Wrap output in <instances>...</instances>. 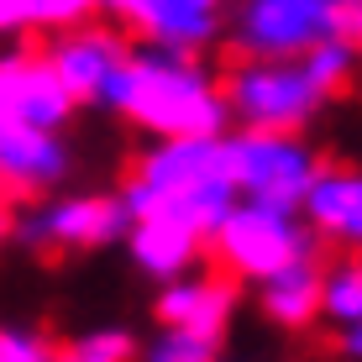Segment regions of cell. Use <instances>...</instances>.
<instances>
[{
	"mask_svg": "<svg viewBox=\"0 0 362 362\" xmlns=\"http://www.w3.org/2000/svg\"><path fill=\"white\" fill-rule=\"evenodd\" d=\"M357 74V37H326L299 58H236L221 79L231 121L257 132H305Z\"/></svg>",
	"mask_w": 362,
	"mask_h": 362,
	"instance_id": "6da1fadb",
	"label": "cell"
},
{
	"mask_svg": "<svg viewBox=\"0 0 362 362\" xmlns=\"http://www.w3.org/2000/svg\"><path fill=\"white\" fill-rule=\"evenodd\" d=\"M132 221H173V226L210 236L216 221L231 210L236 179L226 132L221 136H153L121 184Z\"/></svg>",
	"mask_w": 362,
	"mask_h": 362,
	"instance_id": "7a4b0ae2",
	"label": "cell"
},
{
	"mask_svg": "<svg viewBox=\"0 0 362 362\" xmlns=\"http://www.w3.org/2000/svg\"><path fill=\"white\" fill-rule=\"evenodd\" d=\"M100 110L121 116L147 136H221L231 121L221 79L199 64V53H173V47L147 42H132L127 69L105 90Z\"/></svg>",
	"mask_w": 362,
	"mask_h": 362,
	"instance_id": "3957f363",
	"label": "cell"
},
{
	"mask_svg": "<svg viewBox=\"0 0 362 362\" xmlns=\"http://www.w3.org/2000/svg\"><path fill=\"white\" fill-rule=\"evenodd\" d=\"M205 252L226 279L236 284H263L268 273L315 257L320 242L299 221V210L263 205V199H231V210L216 221V231L205 236Z\"/></svg>",
	"mask_w": 362,
	"mask_h": 362,
	"instance_id": "277c9868",
	"label": "cell"
},
{
	"mask_svg": "<svg viewBox=\"0 0 362 362\" xmlns=\"http://www.w3.org/2000/svg\"><path fill=\"white\" fill-rule=\"evenodd\" d=\"M357 6L341 0H231L226 42L231 58H299L326 37H357Z\"/></svg>",
	"mask_w": 362,
	"mask_h": 362,
	"instance_id": "5b68a950",
	"label": "cell"
},
{
	"mask_svg": "<svg viewBox=\"0 0 362 362\" xmlns=\"http://www.w3.org/2000/svg\"><path fill=\"white\" fill-rule=\"evenodd\" d=\"M132 231V210L121 189L95 194H58V199H21L11 216V242L37 257H79L116 247Z\"/></svg>",
	"mask_w": 362,
	"mask_h": 362,
	"instance_id": "8992f818",
	"label": "cell"
},
{
	"mask_svg": "<svg viewBox=\"0 0 362 362\" xmlns=\"http://www.w3.org/2000/svg\"><path fill=\"white\" fill-rule=\"evenodd\" d=\"M226 153H231L236 199H263V205H284V210H299V194L310 189V179L320 168L305 132L242 127L236 136H226Z\"/></svg>",
	"mask_w": 362,
	"mask_h": 362,
	"instance_id": "52a82bcc",
	"label": "cell"
},
{
	"mask_svg": "<svg viewBox=\"0 0 362 362\" xmlns=\"http://www.w3.org/2000/svg\"><path fill=\"white\" fill-rule=\"evenodd\" d=\"M37 53L53 69V79L69 90L74 105H100L132 58V37L110 16H90V21H74V27H58Z\"/></svg>",
	"mask_w": 362,
	"mask_h": 362,
	"instance_id": "ba28073f",
	"label": "cell"
},
{
	"mask_svg": "<svg viewBox=\"0 0 362 362\" xmlns=\"http://www.w3.org/2000/svg\"><path fill=\"white\" fill-rule=\"evenodd\" d=\"M231 0H105V16L132 42L173 47V53H210L226 32Z\"/></svg>",
	"mask_w": 362,
	"mask_h": 362,
	"instance_id": "9c48e42d",
	"label": "cell"
},
{
	"mask_svg": "<svg viewBox=\"0 0 362 362\" xmlns=\"http://www.w3.org/2000/svg\"><path fill=\"white\" fill-rule=\"evenodd\" d=\"M69 90L53 79V69L42 64V53L32 47H11L0 53V127H47L64 132L74 116Z\"/></svg>",
	"mask_w": 362,
	"mask_h": 362,
	"instance_id": "30bf717a",
	"label": "cell"
},
{
	"mask_svg": "<svg viewBox=\"0 0 362 362\" xmlns=\"http://www.w3.org/2000/svg\"><path fill=\"white\" fill-rule=\"evenodd\" d=\"M74 173V147L64 132L47 127H0V194L6 199H42L64 189Z\"/></svg>",
	"mask_w": 362,
	"mask_h": 362,
	"instance_id": "8fae6325",
	"label": "cell"
},
{
	"mask_svg": "<svg viewBox=\"0 0 362 362\" xmlns=\"http://www.w3.org/2000/svg\"><path fill=\"white\" fill-rule=\"evenodd\" d=\"M236 279H226V273H179V279H168L163 289H158V305H153V315H158V326H173V331H189L199 336V341H210V346H221L226 341V331H231V320H236Z\"/></svg>",
	"mask_w": 362,
	"mask_h": 362,
	"instance_id": "7c38bea8",
	"label": "cell"
},
{
	"mask_svg": "<svg viewBox=\"0 0 362 362\" xmlns=\"http://www.w3.org/2000/svg\"><path fill=\"white\" fill-rule=\"evenodd\" d=\"M299 221L310 226V236L320 247L357 252L362 247V179H357V168L320 163L310 189L299 194Z\"/></svg>",
	"mask_w": 362,
	"mask_h": 362,
	"instance_id": "4fadbf2b",
	"label": "cell"
},
{
	"mask_svg": "<svg viewBox=\"0 0 362 362\" xmlns=\"http://www.w3.org/2000/svg\"><path fill=\"white\" fill-rule=\"evenodd\" d=\"M257 305L279 331H310L320 320V252L268 273L257 284Z\"/></svg>",
	"mask_w": 362,
	"mask_h": 362,
	"instance_id": "5bb4252c",
	"label": "cell"
},
{
	"mask_svg": "<svg viewBox=\"0 0 362 362\" xmlns=\"http://www.w3.org/2000/svg\"><path fill=\"white\" fill-rule=\"evenodd\" d=\"M121 242H127L132 263L142 268L147 279H158V284L199 268V257H205V236L173 226V221H132V231L121 236Z\"/></svg>",
	"mask_w": 362,
	"mask_h": 362,
	"instance_id": "9a60e30c",
	"label": "cell"
},
{
	"mask_svg": "<svg viewBox=\"0 0 362 362\" xmlns=\"http://www.w3.org/2000/svg\"><path fill=\"white\" fill-rule=\"evenodd\" d=\"M90 16H105V0H0V37L58 32Z\"/></svg>",
	"mask_w": 362,
	"mask_h": 362,
	"instance_id": "2e32d148",
	"label": "cell"
},
{
	"mask_svg": "<svg viewBox=\"0 0 362 362\" xmlns=\"http://www.w3.org/2000/svg\"><path fill=\"white\" fill-rule=\"evenodd\" d=\"M320 320H331L336 331L362 326V268H357L352 252L341 263L320 257Z\"/></svg>",
	"mask_w": 362,
	"mask_h": 362,
	"instance_id": "e0dca14e",
	"label": "cell"
},
{
	"mask_svg": "<svg viewBox=\"0 0 362 362\" xmlns=\"http://www.w3.org/2000/svg\"><path fill=\"white\" fill-rule=\"evenodd\" d=\"M53 362H136V336L121 326H100L53 346Z\"/></svg>",
	"mask_w": 362,
	"mask_h": 362,
	"instance_id": "ac0fdd59",
	"label": "cell"
},
{
	"mask_svg": "<svg viewBox=\"0 0 362 362\" xmlns=\"http://www.w3.org/2000/svg\"><path fill=\"white\" fill-rule=\"evenodd\" d=\"M221 346L199 341L189 331H173V326H158V336L142 346V362H210Z\"/></svg>",
	"mask_w": 362,
	"mask_h": 362,
	"instance_id": "d6986e66",
	"label": "cell"
},
{
	"mask_svg": "<svg viewBox=\"0 0 362 362\" xmlns=\"http://www.w3.org/2000/svg\"><path fill=\"white\" fill-rule=\"evenodd\" d=\"M0 362H53V341L37 331H0Z\"/></svg>",
	"mask_w": 362,
	"mask_h": 362,
	"instance_id": "ffe728a7",
	"label": "cell"
},
{
	"mask_svg": "<svg viewBox=\"0 0 362 362\" xmlns=\"http://www.w3.org/2000/svg\"><path fill=\"white\" fill-rule=\"evenodd\" d=\"M11 216H16V199H6V194H0V247L11 242Z\"/></svg>",
	"mask_w": 362,
	"mask_h": 362,
	"instance_id": "44dd1931",
	"label": "cell"
}]
</instances>
